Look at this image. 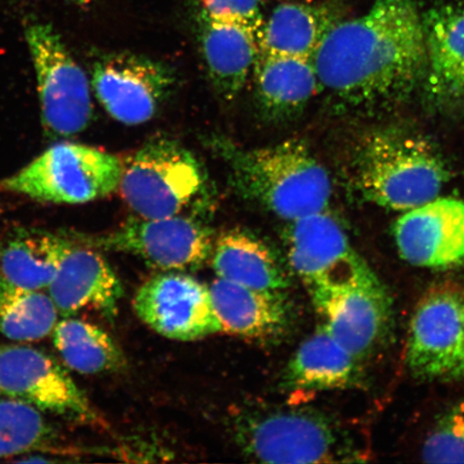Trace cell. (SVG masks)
<instances>
[{
    "label": "cell",
    "mask_w": 464,
    "mask_h": 464,
    "mask_svg": "<svg viewBox=\"0 0 464 464\" xmlns=\"http://www.w3.org/2000/svg\"><path fill=\"white\" fill-rule=\"evenodd\" d=\"M330 4H283L264 21L258 52L312 60L328 34L342 22Z\"/></svg>",
    "instance_id": "cell-20"
},
{
    "label": "cell",
    "mask_w": 464,
    "mask_h": 464,
    "mask_svg": "<svg viewBox=\"0 0 464 464\" xmlns=\"http://www.w3.org/2000/svg\"><path fill=\"white\" fill-rule=\"evenodd\" d=\"M199 15L207 19L232 23L246 28L258 38L264 25L260 0H197Z\"/></svg>",
    "instance_id": "cell-29"
},
{
    "label": "cell",
    "mask_w": 464,
    "mask_h": 464,
    "mask_svg": "<svg viewBox=\"0 0 464 464\" xmlns=\"http://www.w3.org/2000/svg\"><path fill=\"white\" fill-rule=\"evenodd\" d=\"M353 179L365 200L406 212L438 198L449 181V170L426 139L384 130L369 133L359 143Z\"/></svg>",
    "instance_id": "cell-3"
},
{
    "label": "cell",
    "mask_w": 464,
    "mask_h": 464,
    "mask_svg": "<svg viewBox=\"0 0 464 464\" xmlns=\"http://www.w3.org/2000/svg\"><path fill=\"white\" fill-rule=\"evenodd\" d=\"M58 310L44 290L10 285L0 280V334L14 343L48 336L58 322Z\"/></svg>",
    "instance_id": "cell-26"
},
{
    "label": "cell",
    "mask_w": 464,
    "mask_h": 464,
    "mask_svg": "<svg viewBox=\"0 0 464 464\" xmlns=\"http://www.w3.org/2000/svg\"><path fill=\"white\" fill-rule=\"evenodd\" d=\"M422 461L464 463V399L440 417L421 449Z\"/></svg>",
    "instance_id": "cell-28"
},
{
    "label": "cell",
    "mask_w": 464,
    "mask_h": 464,
    "mask_svg": "<svg viewBox=\"0 0 464 464\" xmlns=\"http://www.w3.org/2000/svg\"><path fill=\"white\" fill-rule=\"evenodd\" d=\"M0 394L42 411L84 423L98 414L67 371L49 353L22 344L0 345Z\"/></svg>",
    "instance_id": "cell-12"
},
{
    "label": "cell",
    "mask_w": 464,
    "mask_h": 464,
    "mask_svg": "<svg viewBox=\"0 0 464 464\" xmlns=\"http://www.w3.org/2000/svg\"><path fill=\"white\" fill-rule=\"evenodd\" d=\"M24 34L36 73L44 130L53 137L78 135L92 118L89 77L51 23L28 17Z\"/></svg>",
    "instance_id": "cell-7"
},
{
    "label": "cell",
    "mask_w": 464,
    "mask_h": 464,
    "mask_svg": "<svg viewBox=\"0 0 464 464\" xmlns=\"http://www.w3.org/2000/svg\"><path fill=\"white\" fill-rule=\"evenodd\" d=\"M121 159L106 150L63 141L2 182V188L34 201L82 205L118 190Z\"/></svg>",
    "instance_id": "cell-5"
},
{
    "label": "cell",
    "mask_w": 464,
    "mask_h": 464,
    "mask_svg": "<svg viewBox=\"0 0 464 464\" xmlns=\"http://www.w3.org/2000/svg\"><path fill=\"white\" fill-rule=\"evenodd\" d=\"M211 264L218 278L266 292L284 293L289 277L266 242L242 229L223 232L214 240Z\"/></svg>",
    "instance_id": "cell-22"
},
{
    "label": "cell",
    "mask_w": 464,
    "mask_h": 464,
    "mask_svg": "<svg viewBox=\"0 0 464 464\" xmlns=\"http://www.w3.org/2000/svg\"><path fill=\"white\" fill-rule=\"evenodd\" d=\"M58 312L73 314L92 307L112 319L124 289L101 253L69 241L54 280L48 289Z\"/></svg>",
    "instance_id": "cell-15"
},
{
    "label": "cell",
    "mask_w": 464,
    "mask_h": 464,
    "mask_svg": "<svg viewBox=\"0 0 464 464\" xmlns=\"http://www.w3.org/2000/svg\"><path fill=\"white\" fill-rule=\"evenodd\" d=\"M288 223L284 234L288 263L309 290L313 304L379 280L326 211Z\"/></svg>",
    "instance_id": "cell-8"
},
{
    "label": "cell",
    "mask_w": 464,
    "mask_h": 464,
    "mask_svg": "<svg viewBox=\"0 0 464 464\" xmlns=\"http://www.w3.org/2000/svg\"><path fill=\"white\" fill-rule=\"evenodd\" d=\"M246 455L266 463L355 461L332 421L303 409H246L232 422Z\"/></svg>",
    "instance_id": "cell-4"
},
{
    "label": "cell",
    "mask_w": 464,
    "mask_h": 464,
    "mask_svg": "<svg viewBox=\"0 0 464 464\" xmlns=\"http://www.w3.org/2000/svg\"><path fill=\"white\" fill-rule=\"evenodd\" d=\"M429 97L444 107H464V5H438L422 16Z\"/></svg>",
    "instance_id": "cell-16"
},
{
    "label": "cell",
    "mask_w": 464,
    "mask_h": 464,
    "mask_svg": "<svg viewBox=\"0 0 464 464\" xmlns=\"http://www.w3.org/2000/svg\"><path fill=\"white\" fill-rule=\"evenodd\" d=\"M37 2H54V3H63L67 5H78V7H86L94 0H37Z\"/></svg>",
    "instance_id": "cell-30"
},
{
    "label": "cell",
    "mask_w": 464,
    "mask_h": 464,
    "mask_svg": "<svg viewBox=\"0 0 464 464\" xmlns=\"http://www.w3.org/2000/svg\"><path fill=\"white\" fill-rule=\"evenodd\" d=\"M400 256L419 268L464 265V200L438 198L403 212L393 229Z\"/></svg>",
    "instance_id": "cell-14"
},
{
    "label": "cell",
    "mask_w": 464,
    "mask_h": 464,
    "mask_svg": "<svg viewBox=\"0 0 464 464\" xmlns=\"http://www.w3.org/2000/svg\"><path fill=\"white\" fill-rule=\"evenodd\" d=\"M319 84L352 106L403 100L425 78V33L416 0H375L342 21L312 58Z\"/></svg>",
    "instance_id": "cell-1"
},
{
    "label": "cell",
    "mask_w": 464,
    "mask_h": 464,
    "mask_svg": "<svg viewBox=\"0 0 464 464\" xmlns=\"http://www.w3.org/2000/svg\"><path fill=\"white\" fill-rule=\"evenodd\" d=\"M208 289L220 334L268 340L288 327L289 311L283 293L246 287L218 277Z\"/></svg>",
    "instance_id": "cell-18"
},
{
    "label": "cell",
    "mask_w": 464,
    "mask_h": 464,
    "mask_svg": "<svg viewBox=\"0 0 464 464\" xmlns=\"http://www.w3.org/2000/svg\"><path fill=\"white\" fill-rule=\"evenodd\" d=\"M216 237L207 225L191 218H131L107 235L87 243L94 247L131 254L162 271L200 268L211 258Z\"/></svg>",
    "instance_id": "cell-11"
},
{
    "label": "cell",
    "mask_w": 464,
    "mask_h": 464,
    "mask_svg": "<svg viewBox=\"0 0 464 464\" xmlns=\"http://www.w3.org/2000/svg\"><path fill=\"white\" fill-rule=\"evenodd\" d=\"M405 361L423 381L464 380V288L442 283L422 295L411 319Z\"/></svg>",
    "instance_id": "cell-9"
},
{
    "label": "cell",
    "mask_w": 464,
    "mask_h": 464,
    "mask_svg": "<svg viewBox=\"0 0 464 464\" xmlns=\"http://www.w3.org/2000/svg\"><path fill=\"white\" fill-rule=\"evenodd\" d=\"M205 178L187 148L156 138L121 160L118 190L136 217L179 216L199 195Z\"/></svg>",
    "instance_id": "cell-6"
},
{
    "label": "cell",
    "mask_w": 464,
    "mask_h": 464,
    "mask_svg": "<svg viewBox=\"0 0 464 464\" xmlns=\"http://www.w3.org/2000/svg\"><path fill=\"white\" fill-rule=\"evenodd\" d=\"M314 305L324 318V327L358 359L379 343L392 310L380 280L336 293Z\"/></svg>",
    "instance_id": "cell-17"
},
{
    "label": "cell",
    "mask_w": 464,
    "mask_h": 464,
    "mask_svg": "<svg viewBox=\"0 0 464 464\" xmlns=\"http://www.w3.org/2000/svg\"><path fill=\"white\" fill-rule=\"evenodd\" d=\"M255 95L265 118H292L317 94L319 81L309 58L260 53L254 65Z\"/></svg>",
    "instance_id": "cell-21"
},
{
    "label": "cell",
    "mask_w": 464,
    "mask_h": 464,
    "mask_svg": "<svg viewBox=\"0 0 464 464\" xmlns=\"http://www.w3.org/2000/svg\"><path fill=\"white\" fill-rule=\"evenodd\" d=\"M54 346L68 368L81 374L119 372L126 358L111 335L96 324L66 318L53 330Z\"/></svg>",
    "instance_id": "cell-25"
},
{
    "label": "cell",
    "mask_w": 464,
    "mask_h": 464,
    "mask_svg": "<svg viewBox=\"0 0 464 464\" xmlns=\"http://www.w3.org/2000/svg\"><path fill=\"white\" fill-rule=\"evenodd\" d=\"M200 44L208 78L218 94L234 101L247 82L258 55L257 39L232 23L198 15Z\"/></svg>",
    "instance_id": "cell-23"
},
{
    "label": "cell",
    "mask_w": 464,
    "mask_h": 464,
    "mask_svg": "<svg viewBox=\"0 0 464 464\" xmlns=\"http://www.w3.org/2000/svg\"><path fill=\"white\" fill-rule=\"evenodd\" d=\"M133 310L156 334L170 340L190 342L220 334L210 289L183 272L149 278L137 290Z\"/></svg>",
    "instance_id": "cell-13"
},
{
    "label": "cell",
    "mask_w": 464,
    "mask_h": 464,
    "mask_svg": "<svg viewBox=\"0 0 464 464\" xmlns=\"http://www.w3.org/2000/svg\"><path fill=\"white\" fill-rule=\"evenodd\" d=\"M54 440L55 432L42 411L0 394V458L45 450Z\"/></svg>",
    "instance_id": "cell-27"
},
{
    "label": "cell",
    "mask_w": 464,
    "mask_h": 464,
    "mask_svg": "<svg viewBox=\"0 0 464 464\" xmlns=\"http://www.w3.org/2000/svg\"><path fill=\"white\" fill-rule=\"evenodd\" d=\"M91 87L115 121L127 126L148 123L172 94L176 73L149 57L112 52L92 63Z\"/></svg>",
    "instance_id": "cell-10"
},
{
    "label": "cell",
    "mask_w": 464,
    "mask_h": 464,
    "mask_svg": "<svg viewBox=\"0 0 464 464\" xmlns=\"http://www.w3.org/2000/svg\"><path fill=\"white\" fill-rule=\"evenodd\" d=\"M68 242L51 232H15L0 243V280L24 289H48Z\"/></svg>",
    "instance_id": "cell-24"
},
{
    "label": "cell",
    "mask_w": 464,
    "mask_h": 464,
    "mask_svg": "<svg viewBox=\"0 0 464 464\" xmlns=\"http://www.w3.org/2000/svg\"><path fill=\"white\" fill-rule=\"evenodd\" d=\"M214 145L242 198L287 222L327 210L332 179L303 141L290 139L272 147L243 149L216 139Z\"/></svg>",
    "instance_id": "cell-2"
},
{
    "label": "cell",
    "mask_w": 464,
    "mask_h": 464,
    "mask_svg": "<svg viewBox=\"0 0 464 464\" xmlns=\"http://www.w3.org/2000/svg\"><path fill=\"white\" fill-rule=\"evenodd\" d=\"M359 361L322 324L290 359L284 387L294 392L345 390L361 379Z\"/></svg>",
    "instance_id": "cell-19"
}]
</instances>
